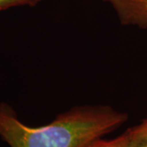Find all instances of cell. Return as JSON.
Masks as SVG:
<instances>
[{
	"mask_svg": "<svg viewBox=\"0 0 147 147\" xmlns=\"http://www.w3.org/2000/svg\"><path fill=\"white\" fill-rule=\"evenodd\" d=\"M126 113L107 105L76 106L50 123L24 124L15 110L0 103V137L10 147H84L115 131L127 120Z\"/></svg>",
	"mask_w": 147,
	"mask_h": 147,
	"instance_id": "obj_1",
	"label": "cell"
},
{
	"mask_svg": "<svg viewBox=\"0 0 147 147\" xmlns=\"http://www.w3.org/2000/svg\"><path fill=\"white\" fill-rule=\"evenodd\" d=\"M115 11L121 24L147 29V0H102Z\"/></svg>",
	"mask_w": 147,
	"mask_h": 147,
	"instance_id": "obj_2",
	"label": "cell"
},
{
	"mask_svg": "<svg viewBox=\"0 0 147 147\" xmlns=\"http://www.w3.org/2000/svg\"><path fill=\"white\" fill-rule=\"evenodd\" d=\"M84 147H130V135L127 130L116 138L111 140L99 138L90 142Z\"/></svg>",
	"mask_w": 147,
	"mask_h": 147,
	"instance_id": "obj_3",
	"label": "cell"
},
{
	"mask_svg": "<svg viewBox=\"0 0 147 147\" xmlns=\"http://www.w3.org/2000/svg\"><path fill=\"white\" fill-rule=\"evenodd\" d=\"M41 0H0V11L17 6H35Z\"/></svg>",
	"mask_w": 147,
	"mask_h": 147,
	"instance_id": "obj_4",
	"label": "cell"
},
{
	"mask_svg": "<svg viewBox=\"0 0 147 147\" xmlns=\"http://www.w3.org/2000/svg\"><path fill=\"white\" fill-rule=\"evenodd\" d=\"M131 138L139 140H147V123L142 122L140 125L133 127L128 129Z\"/></svg>",
	"mask_w": 147,
	"mask_h": 147,
	"instance_id": "obj_5",
	"label": "cell"
},
{
	"mask_svg": "<svg viewBox=\"0 0 147 147\" xmlns=\"http://www.w3.org/2000/svg\"><path fill=\"white\" fill-rule=\"evenodd\" d=\"M130 147H147V140L134 139L130 136Z\"/></svg>",
	"mask_w": 147,
	"mask_h": 147,
	"instance_id": "obj_6",
	"label": "cell"
},
{
	"mask_svg": "<svg viewBox=\"0 0 147 147\" xmlns=\"http://www.w3.org/2000/svg\"><path fill=\"white\" fill-rule=\"evenodd\" d=\"M143 122H146V123H147V118H146V119H145V120L143 121Z\"/></svg>",
	"mask_w": 147,
	"mask_h": 147,
	"instance_id": "obj_7",
	"label": "cell"
}]
</instances>
